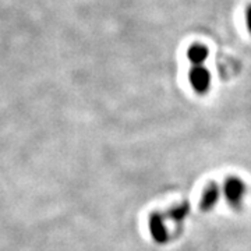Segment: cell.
Returning <instances> with one entry per match:
<instances>
[{"label":"cell","mask_w":251,"mask_h":251,"mask_svg":"<svg viewBox=\"0 0 251 251\" xmlns=\"http://www.w3.org/2000/svg\"><path fill=\"white\" fill-rule=\"evenodd\" d=\"M188 80L196 92L205 94L211 84V75H209V72L202 66H194L188 73Z\"/></svg>","instance_id":"1"},{"label":"cell","mask_w":251,"mask_h":251,"mask_svg":"<svg viewBox=\"0 0 251 251\" xmlns=\"http://www.w3.org/2000/svg\"><path fill=\"white\" fill-rule=\"evenodd\" d=\"M187 57L188 60L193 63L194 66H201L206 60V57H208V49L204 45L194 44V45L188 48Z\"/></svg>","instance_id":"2"},{"label":"cell","mask_w":251,"mask_h":251,"mask_svg":"<svg viewBox=\"0 0 251 251\" xmlns=\"http://www.w3.org/2000/svg\"><path fill=\"white\" fill-rule=\"evenodd\" d=\"M243 193H244V187L240 180H232L227 183V197L232 201H237Z\"/></svg>","instance_id":"3"},{"label":"cell","mask_w":251,"mask_h":251,"mask_svg":"<svg viewBox=\"0 0 251 251\" xmlns=\"http://www.w3.org/2000/svg\"><path fill=\"white\" fill-rule=\"evenodd\" d=\"M246 23H247V28L251 34V4L246 9Z\"/></svg>","instance_id":"4"}]
</instances>
